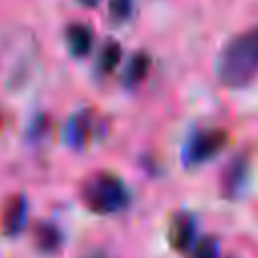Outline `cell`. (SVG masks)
Returning a JSON list of instances; mask_svg holds the SVG:
<instances>
[{"instance_id":"obj_11","label":"cell","mask_w":258,"mask_h":258,"mask_svg":"<svg viewBox=\"0 0 258 258\" xmlns=\"http://www.w3.org/2000/svg\"><path fill=\"white\" fill-rule=\"evenodd\" d=\"M121 60V44L117 40H107L99 52V58H97V69L101 75H109L115 71V67L119 64Z\"/></svg>"},{"instance_id":"obj_8","label":"cell","mask_w":258,"mask_h":258,"mask_svg":"<svg viewBox=\"0 0 258 258\" xmlns=\"http://www.w3.org/2000/svg\"><path fill=\"white\" fill-rule=\"evenodd\" d=\"M246 173H248V163L244 157H236L232 159V163L226 167L224 177H222V191L224 196H238L244 181H246Z\"/></svg>"},{"instance_id":"obj_15","label":"cell","mask_w":258,"mask_h":258,"mask_svg":"<svg viewBox=\"0 0 258 258\" xmlns=\"http://www.w3.org/2000/svg\"><path fill=\"white\" fill-rule=\"evenodd\" d=\"M85 258H107L105 254H91V256H85Z\"/></svg>"},{"instance_id":"obj_4","label":"cell","mask_w":258,"mask_h":258,"mask_svg":"<svg viewBox=\"0 0 258 258\" xmlns=\"http://www.w3.org/2000/svg\"><path fill=\"white\" fill-rule=\"evenodd\" d=\"M97 129H99V117L95 115V111H79L75 113L69 121H67V127H64V141L71 145V147H77V149H83L87 147V143L97 135Z\"/></svg>"},{"instance_id":"obj_9","label":"cell","mask_w":258,"mask_h":258,"mask_svg":"<svg viewBox=\"0 0 258 258\" xmlns=\"http://www.w3.org/2000/svg\"><path fill=\"white\" fill-rule=\"evenodd\" d=\"M62 244V234L56 226L46 224V222H38L34 226V246L44 252V254H52L60 248Z\"/></svg>"},{"instance_id":"obj_6","label":"cell","mask_w":258,"mask_h":258,"mask_svg":"<svg viewBox=\"0 0 258 258\" xmlns=\"http://www.w3.org/2000/svg\"><path fill=\"white\" fill-rule=\"evenodd\" d=\"M194 236H196V222L189 214L179 212L171 218L169 222V230H167V238L171 248L175 250H187L194 244Z\"/></svg>"},{"instance_id":"obj_14","label":"cell","mask_w":258,"mask_h":258,"mask_svg":"<svg viewBox=\"0 0 258 258\" xmlns=\"http://www.w3.org/2000/svg\"><path fill=\"white\" fill-rule=\"evenodd\" d=\"M79 2H81L83 6H87V8H95V6H97L101 0H79Z\"/></svg>"},{"instance_id":"obj_7","label":"cell","mask_w":258,"mask_h":258,"mask_svg":"<svg viewBox=\"0 0 258 258\" xmlns=\"http://www.w3.org/2000/svg\"><path fill=\"white\" fill-rule=\"evenodd\" d=\"M64 36H67V46L71 50L73 56L81 58V56H87L93 48V32L87 24H81V22H73L67 26L64 30Z\"/></svg>"},{"instance_id":"obj_13","label":"cell","mask_w":258,"mask_h":258,"mask_svg":"<svg viewBox=\"0 0 258 258\" xmlns=\"http://www.w3.org/2000/svg\"><path fill=\"white\" fill-rule=\"evenodd\" d=\"M133 0H109V16L115 22H125L131 16Z\"/></svg>"},{"instance_id":"obj_2","label":"cell","mask_w":258,"mask_h":258,"mask_svg":"<svg viewBox=\"0 0 258 258\" xmlns=\"http://www.w3.org/2000/svg\"><path fill=\"white\" fill-rule=\"evenodd\" d=\"M81 200L91 212L107 216L127 208L129 189L117 173L97 171L85 179L81 187Z\"/></svg>"},{"instance_id":"obj_3","label":"cell","mask_w":258,"mask_h":258,"mask_svg":"<svg viewBox=\"0 0 258 258\" xmlns=\"http://www.w3.org/2000/svg\"><path fill=\"white\" fill-rule=\"evenodd\" d=\"M228 141L226 131L222 129H202L187 137L183 145V161L187 165L204 163L212 157H216Z\"/></svg>"},{"instance_id":"obj_10","label":"cell","mask_w":258,"mask_h":258,"mask_svg":"<svg viewBox=\"0 0 258 258\" xmlns=\"http://www.w3.org/2000/svg\"><path fill=\"white\" fill-rule=\"evenodd\" d=\"M149 67H151V58H149V54L143 52V50L135 52V54L129 58V62H127V67H125V71H123V83H125L127 87H135V85H139V83L147 77Z\"/></svg>"},{"instance_id":"obj_5","label":"cell","mask_w":258,"mask_h":258,"mask_svg":"<svg viewBox=\"0 0 258 258\" xmlns=\"http://www.w3.org/2000/svg\"><path fill=\"white\" fill-rule=\"evenodd\" d=\"M26 214H28V206L24 196L16 194L12 196L4 208H2V218H0V230L4 236H16L24 230L26 226Z\"/></svg>"},{"instance_id":"obj_1","label":"cell","mask_w":258,"mask_h":258,"mask_svg":"<svg viewBox=\"0 0 258 258\" xmlns=\"http://www.w3.org/2000/svg\"><path fill=\"white\" fill-rule=\"evenodd\" d=\"M216 73L228 87H244L258 75V26L234 36L222 48Z\"/></svg>"},{"instance_id":"obj_12","label":"cell","mask_w":258,"mask_h":258,"mask_svg":"<svg viewBox=\"0 0 258 258\" xmlns=\"http://www.w3.org/2000/svg\"><path fill=\"white\" fill-rule=\"evenodd\" d=\"M220 256V246L214 238H202L191 246V256L189 258H218Z\"/></svg>"}]
</instances>
